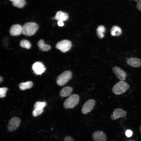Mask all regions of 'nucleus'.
<instances>
[{"instance_id": "f257e3e1", "label": "nucleus", "mask_w": 141, "mask_h": 141, "mask_svg": "<svg viewBox=\"0 0 141 141\" xmlns=\"http://www.w3.org/2000/svg\"><path fill=\"white\" fill-rule=\"evenodd\" d=\"M38 28V25L35 22H27L22 26V33L26 36H32L35 33Z\"/></svg>"}, {"instance_id": "f03ea898", "label": "nucleus", "mask_w": 141, "mask_h": 141, "mask_svg": "<svg viewBox=\"0 0 141 141\" xmlns=\"http://www.w3.org/2000/svg\"><path fill=\"white\" fill-rule=\"evenodd\" d=\"M129 87L130 86L127 83L120 81L114 85L112 89V91L115 95H119L126 92Z\"/></svg>"}, {"instance_id": "7ed1b4c3", "label": "nucleus", "mask_w": 141, "mask_h": 141, "mask_svg": "<svg viewBox=\"0 0 141 141\" xmlns=\"http://www.w3.org/2000/svg\"><path fill=\"white\" fill-rule=\"evenodd\" d=\"M79 100V96L78 95L72 94L64 101V107L66 109L73 108L78 104Z\"/></svg>"}, {"instance_id": "20e7f679", "label": "nucleus", "mask_w": 141, "mask_h": 141, "mask_svg": "<svg viewBox=\"0 0 141 141\" xmlns=\"http://www.w3.org/2000/svg\"><path fill=\"white\" fill-rule=\"evenodd\" d=\"M72 77V73L69 70L65 71L57 77V83L59 86H63L68 82Z\"/></svg>"}, {"instance_id": "39448f33", "label": "nucleus", "mask_w": 141, "mask_h": 141, "mask_svg": "<svg viewBox=\"0 0 141 141\" xmlns=\"http://www.w3.org/2000/svg\"><path fill=\"white\" fill-rule=\"evenodd\" d=\"M72 45L71 42L67 40H63L58 42L56 44V48L63 52L69 50Z\"/></svg>"}, {"instance_id": "423d86ee", "label": "nucleus", "mask_w": 141, "mask_h": 141, "mask_svg": "<svg viewBox=\"0 0 141 141\" xmlns=\"http://www.w3.org/2000/svg\"><path fill=\"white\" fill-rule=\"evenodd\" d=\"M21 122L20 119L17 117L13 118L9 121L7 126V129L12 132L16 130L19 127Z\"/></svg>"}, {"instance_id": "0eeeda50", "label": "nucleus", "mask_w": 141, "mask_h": 141, "mask_svg": "<svg viewBox=\"0 0 141 141\" xmlns=\"http://www.w3.org/2000/svg\"><path fill=\"white\" fill-rule=\"evenodd\" d=\"M95 104V101L93 99H90L86 101L81 109V112L84 114L90 112L92 109Z\"/></svg>"}, {"instance_id": "6e6552de", "label": "nucleus", "mask_w": 141, "mask_h": 141, "mask_svg": "<svg viewBox=\"0 0 141 141\" xmlns=\"http://www.w3.org/2000/svg\"><path fill=\"white\" fill-rule=\"evenodd\" d=\"M32 69L36 74L40 75L44 73L46 70L44 65L41 62H37L32 65Z\"/></svg>"}, {"instance_id": "1a4fd4ad", "label": "nucleus", "mask_w": 141, "mask_h": 141, "mask_svg": "<svg viewBox=\"0 0 141 141\" xmlns=\"http://www.w3.org/2000/svg\"><path fill=\"white\" fill-rule=\"evenodd\" d=\"M112 69L114 73L119 80L122 81L125 80L127 74L124 70L116 66L113 67Z\"/></svg>"}, {"instance_id": "9d476101", "label": "nucleus", "mask_w": 141, "mask_h": 141, "mask_svg": "<svg viewBox=\"0 0 141 141\" xmlns=\"http://www.w3.org/2000/svg\"><path fill=\"white\" fill-rule=\"evenodd\" d=\"M92 136L95 141H106L107 139L106 134L101 131H95L93 133Z\"/></svg>"}, {"instance_id": "9b49d317", "label": "nucleus", "mask_w": 141, "mask_h": 141, "mask_svg": "<svg viewBox=\"0 0 141 141\" xmlns=\"http://www.w3.org/2000/svg\"><path fill=\"white\" fill-rule=\"evenodd\" d=\"M126 114V112L122 109L117 108L113 111V114L110 115V118L111 119L115 120L119 118H124Z\"/></svg>"}, {"instance_id": "f8f14e48", "label": "nucleus", "mask_w": 141, "mask_h": 141, "mask_svg": "<svg viewBox=\"0 0 141 141\" xmlns=\"http://www.w3.org/2000/svg\"><path fill=\"white\" fill-rule=\"evenodd\" d=\"M22 26L19 24L12 25L11 27L9 32L10 34L13 36H18L22 33Z\"/></svg>"}, {"instance_id": "ddd939ff", "label": "nucleus", "mask_w": 141, "mask_h": 141, "mask_svg": "<svg viewBox=\"0 0 141 141\" xmlns=\"http://www.w3.org/2000/svg\"><path fill=\"white\" fill-rule=\"evenodd\" d=\"M127 62L129 65L134 67H138L141 65V60L137 58H130L127 59Z\"/></svg>"}, {"instance_id": "4468645a", "label": "nucleus", "mask_w": 141, "mask_h": 141, "mask_svg": "<svg viewBox=\"0 0 141 141\" xmlns=\"http://www.w3.org/2000/svg\"><path fill=\"white\" fill-rule=\"evenodd\" d=\"M73 89L70 86H66L62 88L60 91V95L63 97H66L69 95L72 92Z\"/></svg>"}, {"instance_id": "2eb2a0df", "label": "nucleus", "mask_w": 141, "mask_h": 141, "mask_svg": "<svg viewBox=\"0 0 141 141\" xmlns=\"http://www.w3.org/2000/svg\"><path fill=\"white\" fill-rule=\"evenodd\" d=\"M38 45L39 49L42 51H48L51 48L50 45L45 44L44 41L42 39H40L38 43Z\"/></svg>"}, {"instance_id": "dca6fc26", "label": "nucleus", "mask_w": 141, "mask_h": 141, "mask_svg": "<svg viewBox=\"0 0 141 141\" xmlns=\"http://www.w3.org/2000/svg\"><path fill=\"white\" fill-rule=\"evenodd\" d=\"M111 34L113 36H118L122 33V30L119 26L114 25L111 28Z\"/></svg>"}, {"instance_id": "f3484780", "label": "nucleus", "mask_w": 141, "mask_h": 141, "mask_svg": "<svg viewBox=\"0 0 141 141\" xmlns=\"http://www.w3.org/2000/svg\"><path fill=\"white\" fill-rule=\"evenodd\" d=\"M33 83L31 81H28L25 82L21 83L19 87L21 90H25L31 88L32 86Z\"/></svg>"}, {"instance_id": "a211bd4d", "label": "nucleus", "mask_w": 141, "mask_h": 141, "mask_svg": "<svg viewBox=\"0 0 141 141\" xmlns=\"http://www.w3.org/2000/svg\"><path fill=\"white\" fill-rule=\"evenodd\" d=\"M105 28L102 25L98 26L97 29V33L98 37L100 38H103L104 36L103 33L105 32Z\"/></svg>"}, {"instance_id": "6ab92c4d", "label": "nucleus", "mask_w": 141, "mask_h": 141, "mask_svg": "<svg viewBox=\"0 0 141 141\" xmlns=\"http://www.w3.org/2000/svg\"><path fill=\"white\" fill-rule=\"evenodd\" d=\"M12 2L14 6L20 8H23L26 3L25 0H15Z\"/></svg>"}, {"instance_id": "aec40b11", "label": "nucleus", "mask_w": 141, "mask_h": 141, "mask_svg": "<svg viewBox=\"0 0 141 141\" xmlns=\"http://www.w3.org/2000/svg\"><path fill=\"white\" fill-rule=\"evenodd\" d=\"M20 45L22 48L29 49L31 48V45L28 40H23L20 41Z\"/></svg>"}, {"instance_id": "412c9836", "label": "nucleus", "mask_w": 141, "mask_h": 141, "mask_svg": "<svg viewBox=\"0 0 141 141\" xmlns=\"http://www.w3.org/2000/svg\"><path fill=\"white\" fill-rule=\"evenodd\" d=\"M46 103L44 102H37L34 105V109H43L46 106Z\"/></svg>"}, {"instance_id": "4be33fe9", "label": "nucleus", "mask_w": 141, "mask_h": 141, "mask_svg": "<svg viewBox=\"0 0 141 141\" xmlns=\"http://www.w3.org/2000/svg\"><path fill=\"white\" fill-rule=\"evenodd\" d=\"M43 109H34L32 113V115L34 116H37L41 114L43 112Z\"/></svg>"}, {"instance_id": "5701e85b", "label": "nucleus", "mask_w": 141, "mask_h": 141, "mask_svg": "<svg viewBox=\"0 0 141 141\" xmlns=\"http://www.w3.org/2000/svg\"><path fill=\"white\" fill-rule=\"evenodd\" d=\"M8 90L7 87H1L0 89V97L1 98L4 97L6 95V92Z\"/></svg>"}, {"instance_id": "b1692460", "label": "nucleus", "mask_w": 141, "mask_h": 141, "mask_svg": "<svg viewBox=\"0 0 141 141\" xmlns=\"http://www.w3.org/2000/svg\"><path fill=\"white\" fill-rule=\"evenodd\" d=\"M68 18V14L66 13L63 12L62 13L60 20L63 21L67 20Z\"/></svg>"}, {"instance_id": "393cba45", "label": "nucleus", "mask_w": 141, "mask_h": 141, "mask_svg": "<svg viewBox=\"0 0 141 141\" xmlns=\"http://www.w3.org/2000/svg\"><path fill=\"white\" fill-rule=\"evenodd\" d=\"M63 12L62 11H58L56 13L54 19L57 20H60V17L62 13Z\"/></svg>"}, {"instance_id": "a878e982", "label": "nucleus", "mask_w": 141, "mask_h": 141, "mask_svg": "<svg viewBox=\"0 0 141 141\" xmlns=\"http://www.w3.org/2000/svg\"><path fill=\"white\" fill-rule=\"evenodd\" d=\"M64 141H74L73 138L71 136H68L64 138Z\"/></svg>"}, {"instance_id": "bb28decb", "label": "nucleus", "mask_w": 141, "mask_h": 141, "mask_svg": "<svg viewBox=\"0 0 141 141\" xmlns=\"http://www.w3.org/2000/svg\"><path fill=\"white\" fill-rule=\"evenodd\" d=\"M132 132L131 131L128 130L126 132L125 135L127 137H130L132 136Z\"/></svg>"}, {"instance_id": "cd10ccee", "label": "nucleus", "mask_w": 141, "mask_h": 141, "mask_svg": "<svg viewBox=\"0 0 141 141\" xmlns=\"http://www.w3.org/2000/svg\"><path fill=\"white\" fill-rule=\"evenodd\" d=\"M137 8L140 11H141V0H139L137 4Z\"/></svg>"}, {"instance_id": "c85d7f7f", "label": "nucleus", "mask_w": 141, "mask_h": 141, "mask_svg": "<svg viewBox=\"0 0 141 141\" xmlns=\"http://www.w3.org/2000/svg\"><path fill=\"white\" fill-rule=\"evenodd\" d=\"M57 24L60 26H62L64 25L63 21L61 20H60L58 21L57 22Z\"/></svg>"}, {"instance_id": "c756f323", "label": "nucleus", "mask_w": 141, "mask_h": 141, "mask_svg": "<svg viewBox=\"0 0 141 141\" xmlns=\"http://www.w3.org/2000/svg\"><path fill=\"white\" fill-rule=\"evenodd\" d=\"M3 80V78L1 76L0 77V82L1 83Z\"/></svg>"}, {"instance_id": "7c9ffc66", "label": "nucleus", "mask_w": 141, "mask_h": 141, "mask_svg": "<svg viewBox=\"0 0 141 141\" xmlns=\"http://www.w3.org/2000/svg\"><path fill=\"white\" fill-rule=\"evenodd\" d=\"M127 141H136L134 140H133L132 139H130Z\"/></svg>"}, {"instance_id": "2f4dec72", "label": "nucleus", "mask_w": 141, "mask_h": 141, "mask_svg": "<svg viewBox=\"0 0 141 141\" xmlns=\"http://www.w3.org/2000/svg\"><path fill=\"white\" fill-rule=\"evenodd\" d=\"M140 133H141V125L140 126Z\"/></svg>"}, {"instance_id": "473e14b6", "label": "nucleus", "mask_w": 141, "mask_h": 141, "mask_svg": "<svg viewBox=\"0 0 141 141\" xmlns=\"http://www.w3.org/2000/svg\"><path fill=\"white\" fill-rule=\"evenodd\" d=\"M9 0L10 1H11V2H14V1H15V0Z\"/></svg>"}, {"instance_id": "72a5a7b5", "label": "nucleus", "mask_w": 141, "mask_h": 141, "mask_svg": "<svg viewBox=\"0 0 141 141\" xmlns=\"http://www.w3.org/2000/svg\"><path fill=\"white\" fill-rule=\"evenodd\" d=\"M134 0L135 1H139V0Z\"/></svg>"}]
</instances>
